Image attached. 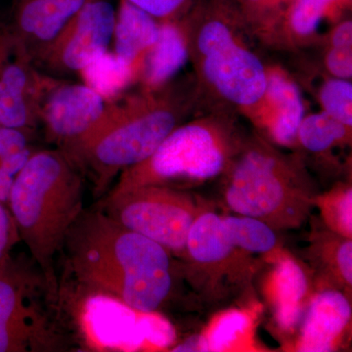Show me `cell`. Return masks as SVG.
<instances>
[{"label":"cell","instance_id":"32","mask_svg":"<svg viewBox=\"0 0 352 352\" xmlns=\"http://www.w3.org/2000/svg\"><path fill=\"white\" fill-rule=\"evenodd\" d=\"M8 36V28H4L0 25V53H1L2 50H3L4 44H6Z\"/></svg>","mask_w":352,"mask_h":352},{"label":"cell","instance_id":"12","mask_svg":"<svg viewBox=\"0 0 352 352\" xmlns=\"http://www.w3.org/2000/svg\"><path fill=\"white\" fill-rule=\"evenodd\" d=\"M351 319L349 294L336 288L319 289L303 312L294 351H338L351 333Z\"/></svg>","mask_w":352,"mask_h":352},{"label":"cell","instance_id":"5","mask_svg":"<svg viewBox=\"0 0 352 352\" xmlns=\"http://www.w3.org/2000/svg\"><path fill=\"white\" fill-rule=\"evenodd\" d=\"M245 139L233 119L223 113L182 122L151 156L122 171L109 194L145 185L184 190L199 186L226 175Z\"/></svg>","mask_w":352,"mask_h":352},{"label":"cell","instance_id":"10","mask_svg":"<svg viewBox=\"0 0 352 352\" xmlns=\"http://www.w3.org/2000/svg\"><path fill=\"white\" fill-rule=\"evenodd\" d=\"M108 101L83 82H71L39 71L36 87L38 124L67 151L98 124Z\"/></svg>","mask_w":352,"mask_h":352},{"label":"cell","instance_id":"15","mask_svg":"<svg viewBox=\"0 0 352 352\" xmlns=\"http://www.w3.org/2000/svg\"><path fill=\"white\" fill-rule=\"evenodd\" d=\"M189 57L183 28L175 21L160 22L159 38L143 60L138 82L145 89L166 87L182 71Z\"/></svg>","mask_w":352,"mask_h":352},{"label":"cell","instance_id":"16","mask_svg":"<svg viewBox=\"0 0 352 352\" xmlns=\"http://www.w3.org/2000/svg\"><path fill=\"white\" fill-rule=\"evenodd\" d=\"M307 258L320 278L322 288L351 294L352 239L329 229L315 228L309 237Z\"/></svg>","mask_w":352,"mask_h":352},{"label":"cell","instance_id":"17","mask_svg":"<svg viewBox=\"0 0 352 352\" xmlns=\"http://www.w3.org/2000/svg\"><path fill=\"white\" fill-rule=\"evenodd\" d=\"M160 22L127 0H120L116 10L113 51L139 73L148 51L156 43Z\"/></svg>","mask_w":352,"mask_h":352},{"label":"cell","instance_id":"31","mask_svg":"<svg viewBox=\"0 0 352 352\" xmlns=\"http://www.w3.org/2000/svg\"><path fill=\"white\" fill-rule=\"evenodd\" d=\"M331 47L346 48L352 46V23L344 21L338 25L331 36Z\"/></svg>","mask_w":352,"mask_h":352},{"label":"cell","instance_id":"11","mask_svg":"<svg viewBox=\"0 0 352 352\" xmlns=\"http://www.w3.org/2000/svg\"><path fill=\"white\" fill-rule=\"evenodd\" d=\"M116 10L110 0H87L54 41L34 61L47 75L80 74L112 45Z\"/></svg>","mask_w":352,"mask_h":352},{"label":"cell","instance_id":"6","mask_svg":"<svg viewBox=\"0 0 352 352\" xmlns=\"http://www.w3.org/2000/svg\"><path fill=\"white\" fill-rule=\"evenodd\" d=\"M61 300L11 258L0 270V352H59L73 340Z\"/></svg>","mask_w":352,"mask_h":352},{"label":"cell","instance_id":"26","mask_svg":"<svg viewBox=\"0 0 352 352\" xmlns=\"http://www.w3.org/2000/svg\"><path fill=\"white\" fill-rule=\"evenodd\" d=\"M34 152V148L30 145L29 147L6 157L0 164V203L4 204L7 207L14 182Z\"/></svg>","mask_w":352,"mask_h":352},{"label":"cell","instance_id":"22","mask_svg":"<svg viewBox=\"0 0 352 352\" xmlns=\"http://www.w3.org/2000/svg\"><path fill=\"white\" fill-rule=\"evenodd\" d=\"M351 141V127L326 112L305 116L298 127V145L314 155L332 152L335 148Z\"/></svg>","mask_w":352,"mask_h":352},{"label":"cell","instance_id":"9","mask_svg":"<svg viewBox=\"0 0 352 352\" xmlns=\"http://www.w3.org/2000/svg\"><path fill=\"white\" fill-rule=\"evenodd\" d=\"M99 208L120 226L163 245L175 258L182 259L190 229L208 208L187 190L145 185L109 194Z\"/></svg>","mask_w":352,"mask_h":352},{"label":"cell","instance_id":"14","mask_svg":"<svg viewBox=\"0 0 352 352\" xmlns=\"http://www.w3.org/2000/svg\"><path fill=\"white\" fill-rule=\"evenodd\" d=\"M87 1L14 0L9 30L34 63Z\"/></svg>","mask_w":352,"mask_h":352},{"label":"cell","instance_id":"21","mask_svg":"<svg viewBox=\"0 0 352 352\" xmlns=\"http://www.w3.org/2000/svg\"><path fill=\"white\" fill-rule=\"evenodd\" d=\"M82 82L92 88L107 101L113 100L126 92L138 82L135 69L108 50L92 60L78 74Z\"/></svg>","mask_w":352,"mask_h":352},{"label":"cell","instance_id":"33","mask_svg":"<svg viewBox=\"0 0 352 352\" xmlns=\"http://www.w3.org/2000/svg\"><path fill=\"white\" fill-rule=\"evenodd\" d=\"M252 1H259V0H252Z\"/></svg>","mask_w":352,"mask_h":352},{"label":"cell","instance_id":"18","mask_svg":"<svg viewBox=\"0 0 352 352\" xmlns=\"http://www.w3.org/2000/svg\"><path fill=\"white\" fill-rule=\"evenodd\" d=\"M273 263L275 268L270 281V300L278 323L289 331L298 326L307 307L305 302L308 295V280L289 254Z\"/></svg>","mask_w":352,"mask_h":352},{"label":"cell","instance_id":"28","mask_svg":"<svg viewBox=\"0 0 352 352\" xmlns=\"http://www.w3.org/2000/svg\"><path fill=\"white\" fill-rule=\"evenodd\" d=\"M159 22L175 21L188 0H127Z\"/></svg>","mask_w":352,"mask_h":352},{"label":"cell","instance_id":"4","mask_svg":"<svg viewBox=\"0 0 352 352\" xmlns=\"http://www.w3.org/2000/svg\"><path fill=\"white\" fill-rule=\"evenodd\" d=\"M224 175L226 207L277 232L302 226L318 194L300 156L284 154L258 135L245 139Z\"/></svg>","mask_w":352,"mask_h":352},{"label":"cell","instance_id":"20","mask_svg":"<svg viewBox=\"0 0 352 352\" xmlns=\"http://www.w3.org/2000/svg\"><path fill=\"white\" fill-rule=\"evenodd\" d=\"M229 239L240 251L251 256H261L275 263L286 254L278 240L277 231L270 226L245 215H222Z\"/></svg>","mask_w":352,"mask_h":352},{"label":"cell","instance_id":"1","mask_svg":"<svg viewBox=\"0 0 352 352\" xmlns=\"http://www.w3.org/2000/svg\"><path fill=\"white\" fill-rule=\"evenodd\" d=\"M62 254L82 289L140 314L168 308L184 280L182 263L170 251L120 226L99 208L83 210Z\"/></svg>","mask_w":352,"mask_h":352},{"label":"cell","instance_id":"19","mask_svg":"<svg viewBox=\"0 0 352 352\" xmlns=\"http://www.w3.org/2000/svg\"><path fill=\"white\" fill-rule=\"evenodd\" d=\"M245 310L232 309L214 317L199 336H194L171 351H230L247 347L252 342L254 322Z\"/></svg>","mask_w":352,"mask_h":352},{"label":"cell","instance_id":"34","mask_svg":"<svg viewBox=\"0 0 352 352\" xmlns=\"http://www.w3.org/2000/svg\"><path fill=\"white\" fill-rule=\"evenodd\" d=\"M332 1H333V0H332Z\"/></svg>","mask_w":352,"mask_h":352},{"label":"cell","instance_id":"8","mask_svg":"<svg viewBox=\"0 0 352 352\" xmlns=\"http://www.w3.org/2000/svg\"><path fill=\"white\" fill-rule=\"evenodd\" d=\"M179 261L185 281L201 302L210 305L247 288L256 270L252 256L240 251L229 239L222 215L208 208L194 221Z\"/></svg>","mask_w":352,"mask_h":352},{"label":"cell","instance_id":"29","mask_svg":"<svg viewBox=\"0 0 352 352\" xmlns=\"http://www.w3.org/2000/svg\"><path fill=\"white\" fill-rule=\"evenodd\" d=\"M32 131L0 126V164L14 153L29 147Z\"/></svg>","mask_w":352,"mask_h":352},{"label":"cell","instance_id":"23","mask_svg":"<svg viewBox=\"0 0 352 352\" xmlns=\"http://www.w3.org/2000/svg\"><path fill=\"white\" fill-rule=\"evenodd\" d=\"M314 207L320 212L322 223L336 234L352 239L351 185L340 183L325 193L317 194Z\"/></svg>","mask_w":352,"mask_h":352},{"label":"cell","instance_id":"13","mask_svg":"<svg viewBox=\"0 0 352 352\" xmlns=\"http://www.w3.org/2000/svg\"><path fill=\"white\" fill-rule=\"evenodd\" d=\"M305 116L300 87L282 69L267 68L265 94L251 119L263 138L281 147H296Z\"/></svg>","mask_w":352,"mask_h":352},{"label":"cell","instance_id":"2","mask_svg":"<svg viewBox=\"0 0 352 352\" xmlns=\"http://www.w3.org/2000/svg\"><path fill=\"white\" fill-rule=\"evenodd\" d=\"M193 96L173 82L159 89L124 92L108 101L94 129L63 152L91 176L95 191L102 193L116 176L148 159L184 122Z\"/></svg>","mask_w":352,"mask_h":352},{"label":"cell","instance_id":"7","mask_svg":"<svg viewBox=\"0 0 352 352\" xmlns=\"http://www.w3.org/2000/svg\"><path fill=\"white\" fill-rule=\"evenodd\" d=\"M183 30L189 56L208 87L252 119L267 87V68L261 58L223 20H208L194 31Z\"/></svg>","mask_w":352,"mask_h":352},{"label":"cell","instance_id":"3","mask_svg":"<svg viewBox=\"0 0 352 352\" xmlns=\"http://www.w3.org/2000/svg\"><path fill=\"white\" fill-rule=\"evenodd\" d=\"M82 171L60 149L32 153L9 196L22 241L48 289L60 298L56 263L69 229L83 210Z\"/></svg>","mask_w":352,"mask_h":352},{"label":"cell","instance_id":"27","mask_svg":"<svg viewBox=\"0 0 352 352\" xmlns=\"http://www.w3.org/2000/svg\"><path fill=\"white\" fill-rule=\"evenodd\" d=\"M20 241L12 214L7 206L0 203V270L11 258L14 245Z\"/></svg>","mask_w":352,"mask_h":352},{"label":"cell","instance_id":"25","mask_svg":"<svg viewBox=\"0 0 352 352\" xmlns=\"http://www.w3.org/2000/svg\"><path fill=\"white\" fill-rule=\"evenodd\" d=\"M331 2V0H296L289 20L292 34L298 39L314 36Z\"/></svg>","mask_w":352,"mask_h":352},{"label":"cell","instance_id":"30","mask_svg":"<svg viewBox=\"0 0 352 352\" xmlns=\"http://www.w3.org/2000/svg\"><path fill=\"white\" fill-rule=\"evenodd\" d=\"M325 66L333 78L351 80L352 76L351 47H331L326 55Z\"/></svg>","mask_w":352,"mask_h":352},{"label":"cell","instance_id":"24","mask_svg":"<svg viewBox=\"0 0 352 352\" xmlns=\"http://www.w3.org/2000/svg\"><path fill=\"white\" fill-rule=\"evenodd\" d=\"M324 112L346 126H352V85L349 80L333 78L322 85L319 94Z\"/></svg>","mask_w":352,"mask_h":352}]
</instances>
